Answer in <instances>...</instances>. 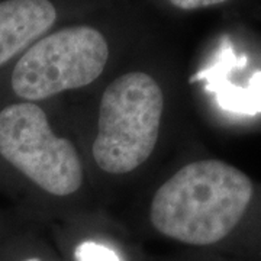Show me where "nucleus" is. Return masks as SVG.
<instances>
[{
	"label": "nucleus",
	"mask_w": 261,
	"mask_h": 261,
	"mask_svg": "<svg viewBox=\"0 0 261 261\" xmlns=\"http://www.w3.org/2000/svg\"><path fill=\"white\" fill-rule=\"evenodd\" d=\"M22 261H45L44 258H41V257H38V255H32V257H27V258H23Z\"/></svg>",
	"instance_id": "nucleus-9"
},
{
	"label": "nucleus",
	"mask_w": 261,
	"mask_h": 261,
	"mask_svg": "<svg viewBox=\"0 0 261 261\" xmlns=\"http://www.w3.org/2000/svg\"><path fill=\"white\" fill-rule=\"evenodd\" d=\"M251 197V180L238 168L219 160L196 161L157 190L149 219L166 238L207 247L232 232Z\"/></svg>",
	"instance_id": "nucleus-1"
},
{
	"label": "nucleus",
	"mask_w": 261,
	"mask_h": 261,
	"mask_svg": "<svg viewBox=\"0 0 261 261\" xmlns=\"http://www.w3.org/2000/svg\"><path fill=\"white\" fill-rule=\"evenodd\" d=\"M173 6L181 10H195L202 8H209L215 5H221L228 0H168Z\"/></svg>",
	"instance_id": "nucleus-8"
},
{
	"label": "nucleus",
	"mask_w": 261,
	"mask_h": 261,
	"mask_svg": "<svg viewBox=\"0 0 261 261\" xmlns=\"http://www.w3.org/2000/svg\"><path fill=\"white\" fill-rule=\"evenodd\" d=\"M206 90L216 94V102L225 111L243 115L261 112V71L252 75L247 87H233L216 80L207 82Z\"/></svg>",
	"instance_id": "nucleus-6"
},
{
	"label": "nucleus",
	"mask_w": 261,
	"mask_h": 261,
	"mask_svg": "<svg viewBox=\"0 0 261 261\" xmlns=\"http://www.w3.org/2000/svg\"><path fill=\"white\" fill-rule=\"evenodd\" d=\"M56 20L49 0H0V67L35 44Z\"/></svg>",
	"instance_id": "nucleus-5"
},
{
	"label": "nucleus",
	"mask_w": 261,
	"mask_h": 261,
	"mask_svg": "<svg viewBox=\"0 0 261 261\" xmlns=\"http://www.w3.org/2000/svg\"><path fill=\"white\" fill-rule=\"evenodd\" d=\"M71 261H126V258L112 244L87 238L74 245Z\"/></svg>",
	"instance_id": "nucleus-7"
},
{
	"label": "nucleus",
	"mask_w": 261,
	"mask_h": 261,
	"mask_svg": "<svg viewBox=\"0 0 261 261\" xmlns=\"http://www.w3.org/2000/svg\"><path fill=\"white\" fill-rule=\"evenodd\" d=\"M0 155L51 195H73L83 185V167L73 144L57 137L45 112L34 103L0 111Z\"/></svg>",
	"instance_id": "nucleus-4"
},
{
	"label": "nucleus",
	"mask_w": 261,
	"mask_h": 261,
	"mask_svg": "<svg viewBox=\"0 0 261 261\" xmlns=\"http://www.w3.org/2000/svg\"><path fill=\"white\" fill-rule=\"evenodd\" d=\"M109 47L97 29L77 25L41 38L12 71V89L25 100H44L80 89L102 74Z\"/></svg>",
	"instance_id": "nucleus-3"
},
{
	"label": "nucleus",
	"mask_w": 261,
	"mask_h": 261,
	"mask_svg": "<svg viewBox=\"0 0 261 261\" xmlns=\"http://www.w3.org/2000/svg\"><path fill=\"white\" fill-rule=\"evenodd\" d=\"M164 96L147 73L118 77L103 93L93 159L109 174H126L151 157L160 135Z\"/></svg>",
	"instance_id": "nucleus-2"
}]
</instances>
